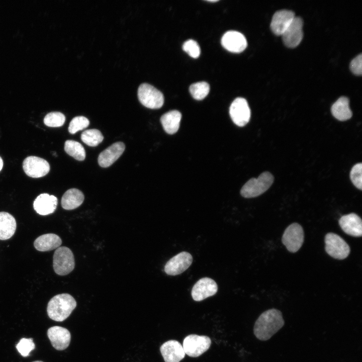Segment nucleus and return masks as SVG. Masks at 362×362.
Wrapping results in <instances>:
<instances>
[{"instance_id": "obj_3", "label": "nucleus", "mask_w": 362, "mask_h": 362, "mask_svg": "<svg viewBox=\"0 0 362 362\" xmlns=\"http://www.w3.org/2000/svg\"><path fill=\"white\" fill-rule=\"evenodd\" d=\"M274 179L270 172H263L257 178H252L248 180L241 188L240 194L246 198L257 197L268 189Z\"/></svg>"}, {"instance_id": "obj_25", "label": "nucleus", "mask_w": 362, "mask_h": 362, "mask_svg": "<svg viewBox=\"0 0 362 362\" xmlns=\"http://www.w3.org/2000/svg\"><path fill=\"white\" fill-rule=\"evenodd\" d=\"M332 115L337 120L345 121L352 117V112L349 106V100L346 97L339 98L332 106Z\"/></svg>"}, {"instance_id": "obj_29", "label": "nucleus", "mask_w": 362, "mask_h": 362, "mask_svg": "<svg viewBox=\"0 0 362 362\" xmlns=\"http://www.w3.org/2000/svg\"><path fill=\"white\" fill-rule=\"evenodd\" d=\"M65 121V116L59 112H53L47 114L44 119V124L50 127L62 126Z\"/></svg>"}, {"instance_id": "obj_5", "label": "nucleus", "mask_w": 362, "mask_h": 362, "mask_svg": "<svg viewBox=\"0 0 362 362\" xmlns=\"http://www.w3.org/2000/svg\"><path fill=\"white\" fill-rule=\"evenodd\" d=\"M137 94L140 102L147 108L159 109L164 103L162 93L149 83H141L138 87Z\"/></svg>"}, {"instance_id": "obj_32", "label": "nucleus", "mask_w": 362, "mask_h": 362, "mask_svg": "<svg viewBox=\"0 0 362 362\" xmlns=\"http://www.w3.org/2000/svg\"><path fill=\"white\" fill-rule=\"evenodd\" d=\"M350 177L354 186L361 190L362 189V164L361 163H356L352 167Z\"/></svg>"}, {"instance_id": "obj_17", "label": "nucleus", "mask_w": 362, "mask_h": 362, "mask_svg": "<svg viewBox=\"0 0 362 362\" xmlns=\"http://www.w3.org/2000/svg\"><path fill=\"white\" fill-rule=\"evenodd\" d=\"M295 17V14L292 11L282 10L277 11L273 15L270 23L272 31L277 35H282Z\"/></svg>"}, {"instance_id": "obj_26", "label": "nucleus", "mask_w": 362, "mask_h": 362, "mask_svg": "<svg viewBox=\"0 0 362 362\" xmlns=\"http://www.w3.org/2000/svg\"><path fill=\"white\" fill-rule=\"evenodd\" d=\"M64 150L68 155L77 160L82 161L85 159L84 148L77 141L72 140H66L64 144Z\"/></svg>"}, {"instance_id": "obj_34", "label": "nucleus", "mask_w": 362, "mask_h": 362, "mask_svg": "<svg viewBox=\"0 0 362 362\" xmlns=\"http://www.w3.org/2000/svg\"><path fill=\"white\" fill-rule=\"evenodd\" d=\"M351 71L356 75H361L362 72V55H358L350 63Z\"/></svg>"}, {"instance_id": "obj_16", "label": "nucleus", "mask_w": 362, "mask_h": 362, "mask_svg": "<svg viewBox=\"0 0 362 362\" xmlns=\"http://www.w3.org/2000/svg\"><path fill=\"white\" fill-rule=\"evenodd\" d=\"M160 350L165 362H179L186 355L183 345L175 340L163 343Z\"/></svg>"}, {"instance_id": "obj_35", "label": "nucleus", "mask_w": 362, "mask_h": 362, "mask_svg": "<svg viewBox=\"0 0 362 362\" xmlns=\"http://www.w3.org/2000/svg\"><path fill=\"white\" fill-rule=\"evenodd\" d=\"M3 166V161L1 157L0 156V171L2 170Z\"/></svg>"}, {"instance_id": "obj_7", "label": "nucleus", "mask_w": 362, "mask_h": 362, "mask_svg": "<svg viewBox=\"0 0 362 362\" xmlns=\"http://www.w3.org/2000/svg\"><path fill=\"white\" fill-rule=\"evenodd\" d=\"M325 250L331 257L337 259L346 258L350 252V247L340 236L333 233H328L325 237Z\"/></svg>"}, {"instance_id": "obj_37", "label": "nucleus", "mask_w": 362, "mask_h": 362, "mask_svg": "<svg viewBox=\"0 0 362 362\" xmlns=\"http://www.w3.org/2000/svg\"><path fill=\"white\" fill-rule=\"evenodd\" d=\"M33 362H43V361H40V360H37V361H33Z\"/></svg>"}, {"instance_id": "obj_28", "label": "nucleus", "mask_w": 362, "mask_h": 362, "mask_svg": "<svg viewBox=\"0 0 362 362\" xmlns=\"http://www.w3.org/2000/svg\"><path fill=\"white\" fill-rule=\"evenodd\" d=\"M189 90L193 98L197 100H201L209 94L210 86L206 82L200 81L191 84Z\"/></svg>"}, {"instance_id": "obj_1", "label": "nucleus", "mask_w": 362, "mask_h": 362, "mask_svg": "<svg viewBox=\"0 0 362 362\" xmlns=\"http://www.w3.org/2000/svg\"><path fill=\"white\" fill-rule=\"evenodd\" d=\"M282 312L276 309H268L260 314L255 322L253 332L260 340H267L284 325Z\"/></svg>"}, {"instance_id": "obj_15", "label": "nucleus", "mask_w": 362, "mask_h": 362, "mask_svg": "<svg viewBox=\"0 0 362 362\" xmlns=\"http://www.w3.org/2000/svg\"><path fill=\"white\" fill-rule=\"evenodd\" d=\"M47 336L53 347L57 350H62L69 345L71 334L66 328L54 326L47 330Z\"/></svg>"}, {"instance_id": "obj_9", "label": "nucleus", "mask_w": 362, "mask_h": 362, "mask_svg": "<svg viewBox=\"0 0 362 362\" xmlns=\"http://www.w3.org/2000/svg\"><path fill=\"white\" fill-rule=\"evenodd\" d=\"M229 114L232 120L236 125L244 126L250 118V110L247 101L240 97L235 99L231 104Z\"/></svg>"}, {"instance_id": "obj_36", "label": "nucleus", "mask_w": 362, "mask_h": 362, "mask_svg": "<svg viewBox=\"0 0 362 362\" xmlns=\"http://www.w3.org/2000/svg\"><path fill=\"white\" fill-rule=\"evenodd\" d=\"M208 1V2H217L218 1V0H217H217H215V1H214V0H212V1H211V0H209V1Z\"/></svg>"}, {"instance_id": "obj_6", "label": "nucleus", "mask_w": 362, "mask_h": 362, "mask_svg": "<svg viewBox=\"0 0 362 362\" xmlns=\"http://www.w3.org/2000/svg\"><path fill=\"white\" fill-rule=\"evenodd\" d=\"M211 344V339L207 336L190 334L184 339L183 346L186 354L196 357L207 351Z\"/></svg>"}, {"instance_id": "obj_11", "label": "nucleus", "mask_w": 362, "mask_h": 362, "mask_svg": "<svg viewBox=\"0 0 362 362\" xmlns=\"http://www.w3.org/2000/svg\"><path fill=\"white\" fill-rule=\"evenodd\" d=\"M23 168L27 175L34 178L44 176L50 170L49 164L46 160L34 156H28L24 159Z\"/></svg>"}, {"instance_id": "obj_18", "label": "nucleus", "mask_w": 362, "mask_h": 362, "mask_svg": "<svg viewBox=\"0 0 362 362\" xmlns=\"http://www.w3.org/2000/svg\"><path fill=\"white\" fill-rule=\"evenodd\" d=\"M342 230L347 234L360 237L362 235V223L360 218L355 213L342 216L339 220Z\"/></svg>"}, {"instance_id": "obj_23", "label": "nucleus", "mask_w": 362, "mask_h": 362, "mask_svg": "<svg viewBox=\"0 0 362 362\" xmlns=\"http://www.w3.org/2000/svg\"><path fill=\"white\" fill-rule=\"evenodd\" d=\"M84 198V195L80 190L74 188L69 189L62 196V207L67 210L74 209L82 204Z\"/></svg>"}, {"instance_id": "obj_33", "label": "nucleus", "mask_w": 362, "mask_h": 362, "mask_svg": "<svg viewBox=\"0 0 362 362\" xmlns=\"http://www.w3.org/2000/svg\"><path fill=\"white\" fill-rule=\"evenodd\" d=\"M183 49L194 58H198L200 55L199 45L196 41L192 39L188 40L184 43Z\"/></svg>"}, {"instance_id": "obj_4", "label": "nucleus", "mask_w": 362, "mask_h": 362, "mask_svg": "<svg viewBox=\"0 0 362 362\" xmlns=\"http://www.w3.org/2000/svg\"><path fill=\"white\" fill-rule=\"evenodd\" d=\"M74 266V255L69 248L60 246L55 250L53 257V267L56 274L68 275L73 270Z\"/></svg>"}, {"instance_id": "obj_27", "label": "nucleus", "mask_w": 362, "mask_h": 362, "mask_svg": "<svg viewBox=\"0 0 362 362\" xmlns=\"http://www.w3.org/2000/svg\"><path fill=\"white\" fill-rule=\"evenodd\" d=\"M83 142L89 146H96L101 143L104 136L102 133L95 129H88L83 132L80 136Z\"/></svg>"}, {"instance_id": "obj_20", "label": "nucleus", "mask_w": 362, "mask_h": 362, "mask_svg": "<svg viewBox=\"0 0 362 362\" xmlns=\"http://www.w3.org/2000/svg\"><path fill=\"white\" fill-rule=\"evenodd\" d=\"M57 199L53 195L44 193L39 195L34 201L33 207L41 215L53 213L56 209Z\"/></svg>"}, {"instance_id": "obj_22", "label": "nucleus", "mask_w": 362, "mask_h": 362, "mask_svg": "<svg viewBox=\"0 0 362 362\" xmlns=\"http://www.w3.org/2000/svg\"><path fill=\"white\" fill-rule=\"evenodd\" d=\"M16 228V221L12 215L8 212H0V240L10 239L14 234Z\"/></svg>"}, {"instance_id": "obj_8", "label": "nucleus", "mask_w": 362, "mask_h": 362, "mask_svg": "<svg viewBox=\"0 0 362 362\" xmlns=\"http://www.w3.org/2000/svg\"><path fill=\"white\" fill-rule=\"evenodd\" d=\"M304 239L302 226L297 223L290 225L285 230L282 241L288 251L296 252L302 245Z\"/></svg>"}, {"instance_id": "obj_31", "label": "nucleus", "mask_w": 362, "mask_h": 362, "mask_svg": "<svg viewBox=\"0 0 362 362\" xmlns=\"http://www.w3.org/2000/svg\"><path fill=\"white\" fill-rule=\"evenodd\" d=\"M16 347L22 356L26 357L29 356L30 352L35 348V345L32 338H22Z\"/></svg>"}, {"instance_id": "obj_21", "label": "nucleus", "mask_w": 362, "mask_h": 362, "mask_svg": "<svg viewBox=\"0 0 362 362\" xmlns=\"http://www.w3.org/2000/svg\"><path fill=\"white\" fill-rule=\"evenodd\" d=\"M61 243L62 240L59 236L53 233H48L37 237L34 242V246L38 251H47L57 249Z\"/></svg>"}, {"instance_id": "obj_10", "label": "nucleus", "mask_w": 362, "mask_h": 362, "mask_svg": "<svg viewBox=\"0 0 362 362\" xmlns=\"http://www.w3.org/2000/svg\"><path fill=\"white\" fill-rule=\"evenodd\" d=\"M192 262V255L188 252L183 251L168 260L164 265V270L168 275H178L187 269Z\"/></svg>"}, {"instance_id": "obj_14", "label": "nucleus", "mask_w": 362, "mask_h": 362, "mask_svg": "<svg viewBox=\"0 0 362 362\" xmlns=\"http://www.w3.org/2000/svg\"><path fill=\"white\" fill-rule=\"evenodd\" d=\"M221 44L229 51L239 53L247 47V43L244 36L235 31H229L222 37Z\"/></svg>"}, {"instance_id": "obj_30", "label": "nucleus", "mask_w": 362, "mask_h": 362, "mask_svg": "<svg viewBox=\"0 0 362 362\" xmlns=\"http://www.w3.org/2000/svg\"><path fill=\"white\" fill-rule=\"evenodd\" d=\"M89 120L84 116H76L73 118L69 123L68 131L71 134H74L78 131L82 130L88 127Z\"/></svg>"}, {"instance_id": "obj_19", "label": "nucleus", "mask_w": 362, "mask_h": 362, "mask_svg": "<svg viewBox=\"0 0 362 362\" xmlns=\"http://www.w3.org/2000/svg\"><path fill=\"white\" fill-rule=\"evenodd\" d=\"M125 148V144L122 142L113 144L100 153L98 157L99 164L102 167L110 166L120 157Z\"/></svg>"}, {"instance_id": "obj_2", "label": "nucleus", "mask_w": 362, "mask_h": 362, "mask_svg": "<svg viewBox=\"0 0 362 362\" xmlns=\"http://www.w3.org/2000/svg\"><path fill=\"white\" fill-rule=\"evenodd\" d=\"M76 306V302L69 294L57 295L49 301L47 312L53 320L61 322L65 320Z\"/></svg>"}, {"instance_id": "obj_13", "label": "nucleus", "mask_w": 362, "mask_h": 362, "mask_svg": "<svg viewBox=\"0 0 362 362\" xmlns=\"http://www.w3.org/2000/svg\"><path fill=\"white\" fill-rule=\"evenodd\" d=\"M303 22L300 17H295L290 25L282 35L285 45L294 48L301 42L303 36Z\"/></svg>"}, {"instance_id": "obj_24", "label": "nucleus", "mask_w": 362, "mask_h": 362, "mask_svg": "<svg viewBox=\"0 0 362 362\" xmlns=\"http://www.w3.org/2000/svg\"><path fill=\"white\" fill-rule=\"evenodd\" d=\"M181 119L182 114L179 111L172 110L162 115L160 122L167 133L173 134L178 131Z\"/></svg>"}, {"instance_id": "obj_12", "label": "nucleus", "mask_w": 362, "mask_h": 362, "mask_svg": "<svg viewBox=\"0 0 362 362\" xmlns=\"http://www.w3.org/2000/svg\"><path fill=\"white\" fill-rule=\"evenodd\" d=\"M217 291L218 286L215 281L206 277L196 283L192 288L191 295L194 300L201 301L214 295Z\"/></svg>"}]
</instances>
